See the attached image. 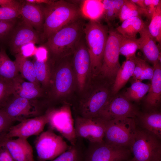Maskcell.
I'll return each mask as SVG.
<instances>
[{
	"label": "cell",
	"instance_id": "obj_12",
	"mask_svg": "<svg viewBox=\"0 0 161 161\" xmlns=\"http://www.w3.org/2000/svg\"><path fill=\"white\" fill-rule=\"evenodd\" d=\"M130 148L113 145L103 141L89 143L83 161H125L132 157Z\"/></svg>",
	"mask_w": 161,
	"mask_h": 161
},
{
	"label": "cell",
	"instance_id": "obj_25",
	"mask_svg": "<svg viewBox=\"0 0 161 161\" xmlns=\"http://www.w3.org/2000/svg\"><path fill=\"white\" fill-rule=\"evenodd\" d=\"M146 25L141 16H135L123 21L115 30L124 37L136 38L137 34Z\"/></svg>",
	"mask_w": 161,
	"mask_h": 161
},
{
	"label": "cell",
	"instance_id": "obj_30",
	"mask_svg": "<svg viewBox=\"0 0 161 161\" xmlns=\"http://www.w3.org/2000/svg\"><path fill=\"white\" fill-rule=\"evenodd\" d=\"M120 54L124 56L126 59L134 58L137 51L140 49L139 38H129L121 35L120 41Z\"/></svg>",
	"mask_w": 161,
	"mask_h": 161
},
{
	"label": "cell",
	"instance_id": "obj_23",
	"mask_svg": "<svg viewBox=\"0 0 161 161\" xmlns=\"http://www.w3.org/2000/svg\"><path fill=\"white\" fill-rule=\"evenodd\" d=\"M137 117L141 128L149 131L161 139L160 112L157 110L148 111L140 113Z\"/></svg>",
	"mask_w": 161,
	"mask_h": 161
},
{
	"label": "cell",
	"instance_id": "obj_13",
	"mask_svg": "<svg viewBox=\"0 0 161 161\" xmlns=\"http://www.w3.org/2000/svg\"><path fill=\"white\" fill-rule=\"evenodd\" d=\"M73 55L72 63L77 86L81 92L91 78V59L85 38H82Z\"/></svg>",
	"mask_w": 161,
	"mask_h": 161
},
{
	"label": "cell",
	"instance_id": "obj_15",
	"mask_svg": "<svg viewBox=\"0 0 161 161\" xmlns=\"http://www.w3.org/2000/svg\"><path fill=\"white\" fill-rule=\"evenodd\" d=\"M140 112L137 108L123 95L110 98L98 116L106 120L120 117L136 118Z\"/></svg>",
	"mask_w": 161,
	"mask_h": 161
},
{
	"label": "cell",
	"instance_id": "obj_32",
	"mask_svg": "<svg viewBox=\"0 0 161 161\" xmlns=\"http://www.w3.org/2000/svg\"><path fill=\"white\" fill-rule=\"evenodd\" d=\"M135 65L132 77L135 81H142L144 80H151L154 74L153 66H150L145 60L136 57Z\"/></svg>",
	"mask_w": 161,
	"mask_h": 161
},
{
	"label": "cell",
	"instance_id": "obj_39",
	"mask_svg": "<svg viewBox=\"0 0 161 161\" xmlns=\"http://www.w3.org/2000/svg\"><path fill=\"white\" fill-rule=\"evenodd\" d=\"M13 122L5 112L0 109V140L7 134Z\"/></svg>",
	"mask_w": 161,
	"mask_h": 161
},
{
	"label": "cell",
	"instance_id": "obj_44",
	"mask_svg": "<svg viewBox=\"0 0 161 161\" xmlns=\"http://www.w3.org/2000/svg\"><path fill=\"white\" fill-rule=\"evenodd\" d=\"M22 4L20 1L16 0H0L1 7L21 8Z\"/></svg>",
	"mask_w": 161,
	"mask_h": 161
},
{
	"label": "cell",
	"instance_id": "obj_6",
	"mask_svg": "<svg viewBox=\"0 0 161 161\" xmlns=\"http://www.w3.org/2000/svg\"><path fill=\"white\" fill-rule=\"evenodd\" d=\"M137 129L135 118L120 117L106 120L103 141L110 145L131 148Z\"/></svg>",
	"mask_w": 161,
	"mask_h": 161
},
{
	"label": "cell",
	"instance_id": "obj_43",
	"mask_svg": "<svg viewBox=\"0 0 161 161\" xmlns=\"http://www.w3.org/2000/svg\"><path fill=\"white\" fill-rule=\"evenodd\" d=\"M146 7L147 17L151 19L156 7L161 3L160 0H144Z\"/></svg>",
	"mask_w": 161,
	"mask_h": 161
},
{
	"label": "cell",
	"instance_id": "obj_47",
	"mask_svg": "<svg viewBox=\"0 0 161 161\" xmlns=\"http://www.w3.org/2000/svg\"><path fill=\"white\" fill-rule=\"evenodd\" d=\"M134 3L139 7L146 9V7L145 5L144 0H131Z\"/></svg>",
	"mask_w": 161,
	"mask_h": 161
},
{
	"label": "cell",
	"instance_id": "obj_34",
	"mask_svg": "<svg viewBox=\"0 0 161 161\" xmlns=\"http://www.w3.org/2000/svg\"><path fill=\"white\" fill-rule=\"evenodd\" d=\"M141 15L147 17L146 9L139 7L131 0H125L121 8L118 18L122 22L129 18L141 16Z\"/></svg>",
	"mask_w": 161,
	"mask_h": 161
},
{
	"label": "cell",
	"instance_id": "obj_9",
	"mask_svg": "<svg viewBox=\"0 0 161 161\" xmlns=\"http://www.w3.org/2000/svg\"><path fill=\"white\" fill-rule=\"evenodd\" d=\"M47 106L45 102L30 100L11 95L2 109L13 122H20L27 119L44 114V109Z\"/></svg>",
	"mask_w": 161,
	"mask_h": 161
},
{
	"label": "cell",
	"instance_id": "obj_36",
	"mask_svg": "<svg viewBox=\"0 0 161 161\" xmlns=\"http://www.w3.org/2000/svg\"><path fill=\"white\" fill-rule=\"evenodd\" d=\"M83 154L78 142L70 145L68 149L51 161H83Z\"/></svg>",
	"mask_w": 161,
	"mask_h": 161
},
{
	"label": "cell",
	"instance_id": "obj_35",
	"mask_svg": "<svg viewBox=\"0 0 161 161\" xmlns=\"http://www.w3.org/2000/svg\"><path fill=\"white\" fill-rule=\"evenodd\" d=\"M148 31L156 42H161V3L156 8L147 27Z\"/></svg>",
	"mask_w": 161,
	"mask_h": 161
},
{
	"label": "cell",
	"instance_id": "obj_27",
	"mask_svg": "<svg viewBox=\"0 0 161 161\" xmlns=\"http://www.w3.org/2000/svg\"><path fill=\"white\" fill-rule=\"evenodd\" d=\"M34 66L36 79L45 92L48 91L51 75V60L39 61L34 59L32 61Z\"/></svg>",
	"mask_w": 161,
	"mask_h": 161
},
{
	"label": "cell",
	"instance_id": "obj_4",
	"mask_svg": "<svg viewBox=\"0 0 161 161\" xmlns=\"http://www.w3.org/2000/svg\"><path fill=\"white\" fill-rule=\"evenodd\" d=\"M109 30L107 26L99 21H90L84 24V38L91 59V78L98 75L101 67Z\"/></svg>",
	"mask_w": 161,
	"mask_h": 161
},
{
	"label": "cell",
	"instance_id": "obj_45",
	"mask_svg": "<svg viewBox=\"0 0 161 161\" xmlns=\"http://www.w3.org/2000/svg\"><path fill=\"white\" fill-rule=\"evenodd\" d=\"M0 161H14L7 149L0 146Z\"/></svg>",
	"mask_w": 161,
	"mask_h": 161
},
{
	"label": "cell",
	"instance_id": "obj_37",
	"mask_svg": "<svg viewBox=\"0 0 161 161\" xmlns=\"http://www.w3.org/2000/svg\"><path fill=\"white\" fill-rule=\"evenodd\" d=\"M15 89L14 80H9L0 78V109L8 99L13 95Z\"/></svg>",
	"mask_w": 161,
	"mask_h": 161
},
{
	"label": "cell",
	"instance_id": "obj_1",
	"mask_svg": "<svg viewBox=\"0 0 161 161\" xmlns=\"http://www.w3.org/2000/svg\"><path fill=\"white\" fill-rule=\"evenodd\" d=\"M70 56L51 60V75L47 91L48 106L61 100L70 94L77 85L75 73Z\"/></svg>",
	"mask_w": 161,
	"mask_h": 161
},
{
	"label": "cell",
	"instance_id": "obj_46",
	"mask_svg": "<svg viewBox=\"0 0 161 161\" xmlns=\"http://www.w3.org/2000/svg\"><path fill=\"white\" fill-rule=\"evenodd\" d=\"M25 1L29 3L37 4H50L55 1L51 0H26Z\"/></svg>",
	"mask_w": 161,
	"mask_h": 161
},
{
	"label": "cell",
	"instance_id": "obj_48",
	"mask_svg": "<svg viewBox=\"0 0 161 161\" xmlns=\"http://www.w3.org/2000/svg\"><path fill=\"white\" fill-rule=\"evenodd\" d=\"M125 161H135L134 158L132 157L131 158Z\"/></svg>",
	"mask_w": 161,
	"mask_h": 161
},
{
	"label": "cell",
	"instance_id": "obj_14",
	"mask_svg": "<svg viewBox=\"0 0 161 161\" xmlns=\"http://www.w3.org/2000/svg\"><path fill=\"white\" fill-rule=\"evenodd\" d=\"M106 122V120L99 117L86 118L76 116L74 119V126L77 138L84 139L89 143L103 141Z\"/></svg>",
	"mask_w": 161,
	"mask_h": 161
},
{
	"label": "cell",
	"instance_id": "obj_22",
	"mask_svg": "<svg viewBox=\"0 0 161 161\" xmlns=\"http://www.w3.org/2000/svg\"><path fill=\"white\" fill-rule=\"evenodd\" d=\"M13 95L30 100H37L44 96L45 91L39 85L25 81L20 75L14 80Z\"/></svg>",
	"mask_w": 161,
	"mask_h": 161
},
{
	"label": "cell",
	"instance_id": "obj_41",
	"mask_svg": "<svg viewBox=\"0 0 161 161\" xmlns=\"http://www.w3.org/2000/svg\"><path fill=\"white\" fill-rule=\"evenodd\" d=\"M34 56L35 59L39 61H47L50 58L48 51L44 46L36 48Z\"/></svg>",
	"mask_w": 161,
	"mask_h": 161
},
{
	"label": "cell",
	"instance_id": "obj_20",
	"mask_svg": "<svg viewBox=\"0 0 161 161\" xmlns=\"http://www.w3.org/2000/svg\"><path fill=\"white\" fill-rule=\"evenodd\" d=\"M153 66L154 72L151 83L144 100L145 105L148 111L157 110L161 102V63L159 62Z\"/></svg>",
	"mask_w": 161,
	"mask_h": 161
},
{
	"label": "cell",
	"instance_id": "obj_18",
	"mask_svg": "<svg viewBox=\"0 0 161 161\" xmlns=\"http://www.w3.org/2000/svg\"><path fill=\"white\" fill-rule=\"evenodd\" d=\"M0 146H4L14 161H35L32 148L27 139L4 138L0 140Z\"/></svg>",
	"mask_w": 161,
	"mask_h": 161
},
{
	"label": "cell",
	"instance_id": "obj_10",
	"mask_svg": "<svg viewBox=\"0 0 161 161\" xmlns=\"http://www.w3.org/2000/svg\"><path fill=\"white\" fill-rule=\"evenodd\" d=\"M35 145L38 161H51L69 146L61 136L49 129L38 136Z\"/></svg>",
	"mask_w": 161,
	"mask_h": 161
},
{
	"label": "cell",
	"instance_id": "obj_3",
	"mask_svg": "<svg viewBox=\"0 0 161 161\" xmlns=\"http://www.w3.org/2000/svg\"><path fill=\"white\" fill-rule=\"evenodd\" d=\"M44 17L41 38L47 40L57 31L80 19V8L75 3L64 0L55 1L43 7Z\"/></svg>",
	"mask_w": 161,
	"mask_h": 161
},
{
	"label": "cell",
	"instance_id": "obj_7",
	"mask_svg": "<svg viewBox=\"0 0 161 161\" xmlns=\"http://www.w3.org/2000/svg\"><path fill=\"white\" fill-rule=\"evenodd\" d=\"M70 104L64 103L57 108L51 107L47 110L48 115L49 129L59 133L70 143L74 145L78 142L75 131Z\"/></svg>",
	"mask_w": 161,
	"mask_h": 161
},
{
	"label": "cell",
	"instance_id": "obj_19",
	"mask_svg": "<svg viewBox=\"0 0 161 161\" xmlns=\"http://www.w3.org/2000/svg\"><path fill=\"white\" fill-rule=\"evenodd\" d=\"M146 25L139 32L140 50L145 58L153 66L161 63V52L156 41L149 33Z\"/></svg>",
	"mask_w": 161,
	"mask_h": 161
},
{
	"label": "cell",
	"instance_id": "obj_26",
	"mask_svg": "<svg viewBox=\"0 0 161 161\" xmlns=\"http://www.w3.org/2000/svg\"><path fill=\"white\" fill-rule=\"evenodd\" d=\"M80 9L81 15L90 21H98L103 17V9L102 0L82 1Z\"/></svg>",
	"mask_w": 161,
	"mask_h": 161
},
{
	"label": "cell",
	"instance_id": "obj_5",
	"mask_svg": "<svg viewBox=\"0 0 161 161\" xmlns=\"http://www.w3.org/2000/svg\"><path fill=\"white\" fill-rule=\"evenodd\" d=\"M81 92L84 93L77 105L78 116L86 118L98 117L111 98L107 86L105 84L95 85L89 80Z\"/></svg>",
	"mask_w": 161,
	"mask_h": 161
},
{
	"label": "cell",
	"instance_id": "obj_2",
	"mask_svg": "<svg viewBox=\"0 0 161 161\" xmlns=\"http://www.w3.org/2000/svg\"><path fill=\"white\" fill-rule=\"evenodd\" d=\"M84 24L80 18L62 28L45 44L50 58L58 59L73 55L84 35Z\"/></svg>",
	"mask_w": 161,
	"mask_h": 161
},
{
	"label": "cell",
	"instance_id": "obj_21",
	"mask_svg": "<svg viewBox=\"0 0 161 161\" xmlns=\"http://www.w3.org/2000/svg\"><path fill=\"white\" fill-rule=\"evenodd\" d=\"M20 14L23 21L35 28L38 33L41 30L43 31L44 17L43 7L39 4L25 1L22 5Z\"/></svg>",
	"mask_w": 161,
	"mask_h": 161
},
{
	"label": "cell",
	"instance_id": "obj_17",
	"mask_svg": "<svg viewBox=\"0 0 161 161\" xmlns=\"http://www.w3.org/2000/svg\"><path fill=\"white\" fill-rule=\"evenodd\" d=\"M40 40L39 33L23 21L12 33L9 43L10 52L14 55L19 54L23 46L30 43H38Z\"/></svg>",
	"mask_w": 161,
	"mask_h": 161
},
{
	"label": "cell",
	"instance_id": "obj_11",
	"mask_svg": "<svg viewBox=\"0 0 161 161\" xmlns=\"http://www.w3.org/2000/svg\"><path fill=\"white\" fill-rule=\"evenodd\" d=\"M120 37L115 30H109L102 63L98 75L103 79L114 82L121 67L119 61Z\"/></svg>",
	"mask_w": 161,
	"mask_h": 161
},
{
	"label": "cell",
	"instance_id": "obj_31",
	"mask_svg": "<svg viewBox=\"0 0 161 161\" xmlns=\"http://www.w3.org/2000/svg\"><path fill=\"white\" fill-rule=\"evenodd\" d=\"M125 0H102L103 13V17L109 26L111 23L117 18Z\"/></svg>",
	"mask_w": 161,
	"mask_h": 161
},
{
	"label": "cell",
	"instance_id": "obj_29",
	"mask_svg": "<svg viewBox=\"0 0 161 161\" xmlns=\"http://www.w3.org/2000/svg\"><path fill=\"white\" fill-rule=\"evenodd\" d=\"M14 56V61L21 77L28 81L41 86L36 79L32 61L20 54L15 55Z\"/></svg>",
	"mask_w": 161,
	"mask_h": 161
},
{
	"label": "cell",
	"instance_id": "obj_24",
	"mask_svg": "<svg viewBox=\"0 0 161 161\" xmlns=\"http://www.w3.org/2000/svg\"><path fill=\"white\" fill-rule=\"evenodd\" d=\"M135 58L126 59L121 66L114 82L111 92L113 95L117 94L132 77L135 65Z\"/></svg>",
	"mask_w": 161,
	"mask_h": 161
},
{
	"label": "cell",
	"instance_id": "obj_28",
	"mask_svg": "<svg viewBox=\"0 0 161 161\" xmlns=\"http://www.w3.org/2000/svg\"><path fill=\"white\" fill-rule=\"evenodd\" d=\"M20 75L14 61L9 57L5 49L1 47L0 49V78L13 80Z\"/></svg>",
	"mask_w": 161,
	"mask_h": 161
},
{
	"label": "cell",
	"instance_id": "obj_38",
	"mask_svg": "<svg viewBox=\"0 0 161 161\" xmlns=\"http://www.w3.org/2000/svg\"><path fill=\"white\" fill-rule=\"evenodd\" d=\"M21 8L0 7V20L14 21L20 15Z\"/></svg>",
	"mask_w": 161,
	"mask_h": 161
},
{
	"label": "cell",
	"instance_id": "obj_33",
	"mask_svg": "<svg viewBox=\"0 0 161 161\" xmlns=\"http://www.w3.org/2000/svg\"><path fill=\"white\" fill-rule=\"evenodd\" d=\"M150 85L136 80L127 89L123 95L131 101L138 102L148 93Z\"/></svg>",
	"mask_w": 161,
	"mask_h": 161
},
{
	"label": "cell",
	"instance_id": "obj_8",
	"mask_svg": "<svg viewBox=\"0 0 161 161\" xmlns=\"http://www.w3.org/2000/svg\"><path fill=\"white\" fill-rule=\"evenodd\" d=\"M130 148L135 161H161V139L146 130L137 128Z\"/></svg>",
	"mask_w": 161,
	"mask_h": 161
},
{
	"label": "cell",
	"instance_id": "obj_16",
	"mask_svg": "<svg viewBox=\"0 0 161 161\" xmlns=\"http://www.w3.org/2000/svg\"><path fill=\"white\" fill-rule=\"evenodd\" d=\"M48 122V115L46 111L43 115L26 119L12 126L3 138L17 137L27 139L31 136H38L43 131Z\"/></svg>",
	"mask_w": 161,
	"mask_h": 161
},
{
	"label": "cell",
	"instance_id": "obj_42",
	"mask_svg": "<svg viewBox=\"0 0 161 161\" xmlns=\"http://www.w3.org/2000/svg\"><path fill=\"white\" fill-rule=\"evenodd\" d=\"M35 44L30 43L23 46L19 54L27 58L34 56L36 49Z\"/></svg>",
	"mask_w": 161,
	"mask_h": 161
},
{
	"label": "cell",
	"instance_id": "obj_40",
	"mask_svg": "<svg viewBox=\"0 0 161 161\" xmlns=\"http://www.w3.org/2000/svg\"><path fill=\"white\" fill-rule=\"evenodd\" d=\"M14 21L0 20V40L6 38L13 31L14 26Z\"/></svg>",
	"mask_w": 161,
	"mask_h": 161
}]
</instances>
